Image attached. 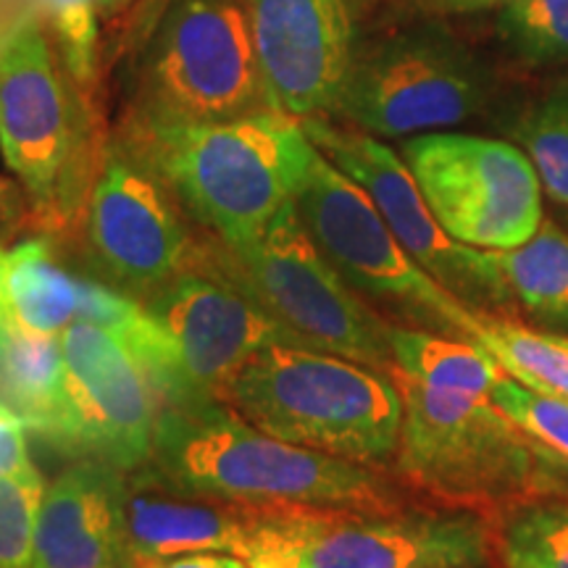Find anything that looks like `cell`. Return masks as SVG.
Returning a JSON list of instances; mask_svg holds the SVG:
<instances>
[{"instance_id":"6da1fadb","label":"cell","mask_w":568,"mask_h":568,"mask_svg":"<svg viewBox=\"0 0 568 568\" xmlns=\"http://www.w3.org/2000/svg\"><path fill=\"white\" fill-rule=\"evenodd\" d=\"M145 466L176 493L211 500L345 516L400 514L397 489L372 466L276 439L222 400L163 408Z\"/></svg>"},{"instance_id":"7a4b0ae2","label":"cell","mask_w":568,"mask_h":568,"mask_svg":"<svg viewBox=\"0 0 568 568\" xmlns=\"http://www.w3.org/2000/svg\"><path fill=\"white\" fill-rule=\"evenodd\" d=\"M119 140L230 251L253 245L282 205L295 201L314 153L301 119L282 111L174 126L126 119Z\"/></svg>"},{"instance_id":"3957f363","label":"cell","mask_w":568,"mask_h":568,"mask_svg":"<svg viewBox=\"0 0 568 568\" xmlns=\"http://www.w3.org/2000/svg\"><path fill=\"white\" fill-rule=\"evenodd\" d=\"M403 397L395 468L453 508H521L568 497V468L489 395L424 385L393 366Z\"/></svg>"},{"instance_id":"277c9868","label":"cell","mask_w":568,"mask_h":568,"mask_svg":"<svg viewBox=\"0 0 568 568\" xmlns=\"http://www.w3.org/2000/svg\"><path fill=\"white\" fill-rule=\"evenodd\" d=\"M0 153L42 226L61 230L88 209L103 155L95 113L38 11L0 38Z\"/></svg>"},{"instance_id":"5b68a950","label":"cell","mask_w":568,"mask_h":568,"mask_svg":"<svg viewBox=\"0 0 568 568\" xmlns=\"http://www.w3.org/2000/svg\"><path fill=\"white\" fill-rule=\"evenodd\" d=\"M222 403L284 443L358 464L397 453L403 397L387 374L343 355L268 345L224 389Z\"/></svg>"},{"instance_id":"8992f818","label":"cell","mask_w":568,"mask_h":568,"mask_svg":"<svg viewBox=\"0 0 568 568\" xmlns=\"http://www.w3.org/2000/svg\"><path fill=\"white\" fill-rule=\"evenodd\" d=\"M276 111L240 0H169L140 53L130 119L216 124Z\"/></svg>"},{"instance_id":"52a82bcc","label":"cell","mask_w":568,"mask_h":568,"mask_svg":"<svg viewBox=\"0 0 568 568\" xmlns=\"http://www.w3.org/2000/svg\"><path fill=\"white\" fill-rule=\"evenodd\" d=\"M295 205L311 240L353 290L387 305L418 329L479 345L487 314L466 305L418 266L366 190L316 145Z\"/></svg>"},{"instance_id":"ba28073f","label":"cell","mask_w":568,"mask_h":568,"mask_svg":"<svg viewBox=\"0 0 568 568\" xmlns=\"http://www.w3.org/2000/svg\"><path fill=\"white\" fill-rule=\"evenodd\" d=\"M213 274L251 293L314 351L343 355L387 376L395 366L389 324L358 301L324 258L295 201L282 205L253 245L230 251L222 243L213 255Z\"/></svg>"},{"instance_id":"9c48e42d","label":"cell","mask_w":568,"mask_h":568,"mask_svg":"<svg viewBox=\"0 0 568 568\" xmlns=\"http://www.w3.org/2000/svg\"><path fill=\"white\" fill-rule=\"evenodd\" d=\"M403 159L424 201L456 243L481 251L524 245L542 224V184L529 155L479 134L426 132Z\"/></svg>"},{"instance_id":"30bf717a","label":"cell","mask_w":568,"mask_h":568,"mask_svg":"<svg viewBox=\"0 0 568 568\" xmlns=\"http://www.w3.org/2000/svg\"><path fill=\"white\" fill-rule=\"evenodd\" d=\"M182 209L122 140L103 148L84 224L92 258L113 287L145 303L184 272H209L213 251L197 243Z\"/></svg>"},{"instance_id":"8fae6325","label":"cell","mask_w":568,"mask_h":568,"mask_svg":"<svg viewBox=\"0 0 568 568\" xmlns=\"http://www.w3.org/2000/svg\"><path fill=\"white\" fill-rule=\"evenodd\" d=\"M485 109V82L464 48L437 32H408L355 53L332 116L374 138L458 126Z\"/></svg>"},{"instance_id":"7c38bea8","label":"cell","mask_w":568,"mask_h":568,"mask_svg":"<svg viewBox=\"0 0 568 568\" xmlns=\"http://www.w3.org/2000/svg\"><path fill=\"white\" fill-rule=\"evenodd\" d=\"M63 387L51 443L130 474L153 456L161 400L111 332L71 322L61 332Z\"/></svg>"},{"instance_id":"4fadbf2b","label":"cell","mask_w":568,"mask_h":568,"mask_svg":"<svg viewBox=\"0 0 568 568\" xmlns=\"http://www.w3.org/2000/svg\"><path fill=\"white\" fill-rule=\"evenodd\" d=\"M145 308L174 351L176 408L222 400L240 368L268 345L311 347L251 293L209 272L180 274Z\"/></svg>"},{"instance_id":"5bb4252c","label":"cell","mask_w":568,"mask_h":568,"mask_svg":"<svg viewBox=\"0 0 568 568\" xmlns=\"http://www.w3.org/2000/svg\"><path fill=\"white\" fill-rule=\"evenodd\" d=\"M305 134L345 176L366 190L410 258L466 305H493V290L481 274L477 247L456 243L424 201L406 159L379 138L332 116L301 119Z\"/></svg>"},{"instance_id":"9a60e30c","label":"cell","mask_w":568,"mask_h":568,"mask_svg":"<svg viewBox=\"0 0 568 568\" xmlns=\"http://www.w3.org/2000/svg\"><path fill=\"white\" fill-rule=\"evenodd\" d=\"M268 98L295 119L332 116L355 61L353 0H240Z\"/></svg>"},{"instance_id":"2e32d148","label":"cell","mask_w":568,"mask_h":568,"mask_svg":"<svg viewBox=\"0 0 568 568\" xmlns=\"http://www.w3.org/2000/svg\"><path fill=\"white\" fill-rule=\"evenodd\" d=\"M493 535L477 510L464 514L345 516L303 521L301 568H481Z\"/></svg>"},{"instance_id":"e0dca14e","label":"cell","mask_w":568,"mask_h":568,"mask_svg":"<svg viewBox=\"0 0 568 568\" xmlns=\"http://www.w3.org/2000/svg\"><path fill=\"white\" fill-rule=\"evenodd\" d=\"M266 508L182 495L148 466L124 474V542L138 560L219 550L247 556Z\"/></svg>"},{"instance_id":"ac0fdd59","label":"cell","mask_w":568,"mask_h":568,"mask_svg":"<svg viewBox=\"0 0 568 568\" xmlns=\"http://www.w3.org/2000/svg\"><path fill=\"white\" fill-rule=\"evenodd\" d=\"M124 552V471L77 458L42 497L30 568H101Z\"/></svg>"},{"instance_id":"d6986e66","label":"cell","mask_w":568,"mask_h":568,"mask_svg":"<svg viewBox=\"0 0 568 568\" xmlns=\"http://www.w3.org/2000/svg\"><path fill=\"white\" fill-rule=\"evenodd\" d=\"M479 268L489 282L497 311L516 305L531 318L568 326V234L542 222L524 245L508 251H481Z\"/></svg>"},{"instance_id":"ffe728a7","label":"cell","mask_w":568,"mask_h":568,"mask_svg":"<svg viewBox=\"0 0 568 568\" xmlns=\"http://www.w3.org/2000/svg\"><path fill=\"white\" fill-rule=\"evenodd\" d=\"M80 308V276L55 261L48 240L34 237L9 251L6 322L32 335H61Z\"/></svg>"},{"instance_id":"44dd1931","label":"cell","mask_w":568,"mask_h":568,"mask_svg":"<svg viewBox=\"0 0 568 568\" xmlns=\"http://www.w3.org/2000/svg\"><path fill=\"white\" fill-rule=\"evenodd\" d=\"M63 345L59 335H32L6 322L0 329V397L27 429L51 437L61 406Z\"/></svg>"},{"instance_id":"7402d4cb","label":"cell","mask_w":568,"mask_h":568,"mask_svg":"<svg viewBox=\"0 0 568 568\" xmlns=\"http://www.w3.org/2000/svg\"><path fill=\"white\" fill-rule=\"evenodd\" d=\"M389 351L400 372L432 387L489 395L503 376L500 364L481 345L418 326L389 324Z\"/></svg>"},{"instance_id":"603a6c76","label":"cell","mask_w":568,"mask_h":568,"mask_svg":"<svg viewBox=\"0 0 568 568\" xmlns=\"http://www.w3.org/2000/svg\"><path fill=\"white\" fill-rule=\"evenodd\" d=\"M479 345L518 385L568 403V351L556 335L487 314Z\"/></svg>"},{"instance_id":"cb8c5ba5","label":"cell","mask_w":568,"mask_h":568,"mask_svg":"<svg viewBox=\"0 0 568 568\" xmlns=\"http://www.w3.org/2000/svg\"><path fill=\"white\" fill-rule=\"evenodd\" d=\"M503 558L508 568H568V503L516 508L503 535Z\"/></svg>"},{"instance_id":"d4e9b609","label":"cell","mask_w":568,"mask_h":568,"mask_svg":"<svg viewBox=\"0 0 568 568\" xmlns=\"http://www.w3.org/2000/svg\"><path fill=\"white\" fill-rule=\"evenodd\" d=\"M38 13L63 67L90 95L98 80V40L103 21L98 0H40Z\"/></svg>"},{"instance_id":"484cf974","label":"cell","mask_w":568,"mask_h":568,"mask_svg":"<svg viewBox=\"0 0 568 568\" xmlns=\"http://www.w3.org/2000/svg\"><path fill=\"white\" fill-rule=\"evenodd\" d=\"M45 479L32 464L0 477V568H30Z\"/></svg>"},{"instance_id":"4316f807","label":"cell","mask_w":568,"mask_h":568,"mask_svg":"<svg viewBox=\"0 0 568 568\" xmlns=\"http://www.w3.org/2000/svg\"><path fill=\"white\" fill-rule=\"evenodd\" d=\"M524 153L552 201L568 205V98H550L518 130Z\"/></svg>"},{"instance_id":"83f0119b","label":"cell","mask_w":568,"mask_h":568,"mask_svg":"<svg viewBox=\"0 0 568 568\" xmlns=\"http://www.w3.org/2000/svg\"><path fill=\"white\" fill-rule=\"evenodd\" d=\"M489 400L497 408L506 410L518 426H524L531 437L539 439L568 468V403L531 393L529 387L518 385L508 374L497 379L493 393H489Z\"/></svg>"},{"instance_id":"f1b7e54d","label":"cell","mask_w":568,"mask_h":568,"mask_svg":"<svg viewBox=\"0 0 568 568\" xmlns=\"http://www.w3.org/2000/svg\"><path fill=\"white\" fill-rule=\"evenodd\" d=\"M506 30L537 59H568V0H514Z\"/></svg>"},{"instance_id":"f546056e","label":"cell","mask_w":568,"mask_h":568,"mask_svg":"<svg viewBox=\"0 0 568 568\" xmlns=\"http://www.w3.org/2000/svg\"><path fill=\"white\" fill-rule=\"evenodd\" d=\"M30 466L27 453V424L9 403L0 397V477Z\"/></svg>"},{"instance_id":"4dcf8cb0","label":"cell","mask_w":568,"mask_h":568,"mask_svg":"<svg viewBox=\"0 0 568 568\" xmlns=\"http://www.w3.org/2000/svg\"><path fill=\"white\" fill-rule=\"evenodd\" d=\"M30 216L32 205L21 184L0 174V243L11 240L21 226L30 222Z\"/></svg>"},{"instance_id":"1f68e13d","label":"cell","mask_w":568,"mask_h":568,"mask_svg":"<svg viewBox=\"0 0 568 568\" xmlns=\"http://www.w3.org/2000/svg\"><path fill=\"white\" fill-rule=\"evenodd\" d=\"M140 568H253L243 556L219 550L182 552V556L140 560Z\"/></svg>"},{"instance_id":"d6a6232c","label":"cell","mask_w":568,"mask_h":568,"mask_svg":"<svg viewBox=\"0 0 568 568\" xmlns=\"http://www.w3.org/2000/svg\"><path fill=\"white\" fill-rule=\"evenodd\" d=\"M6 274H9V251L0 245V318H6Z\"/></svg>"},{"instance_id":"836d02e7","label":"cell","mask_w":568,"mask_h":568,"mask_svg":"<svg viewBox=\"0 0 568 568\" xmlns=\"http://www.w3.org/2000/svg\"><path fill=\"white\" fill-rule=\"evenodd\" d=\"M132 0H98V9H101V17H113V13H119L122 9H126Z\"/></svg>"},{"instance_id":"e575fe53","label":"cell","mask_w":568,"mask_h":568,"mask_svg":"<svg viewBox=\"0 0 568 568\" xmlns=\"http://www.w3.org/2000/svg\"><path fill=\"white\" fill-rule=\"evenodd\" d=\"M101 568H140V560L134 558V556H130V552H124L122 558L111 560V564H105V566H101Z\"/></svg>"},{"instance_id":"d590c367","label":"cell","mask_w":568,"mask_h":568,"mask_svg":"<svg viewBox=\"0 0 568 568\" xmlns=\"http://www.w3.org/2000/svg\"><path fill=\"white\" fill-rule=\"evenodd\" d=\"M464 6H489V3H514V0H458Z\"/></svg>"},{"instance_id":"8d00e7d4","label":"cell","mask_w":568,"mask_h":568,"mask_svg":"<svg viewBox=\"0 0 568 568\" xmlns=\"http://www.w3.org/2000/svg\"><path fill=\"white\" fill-rule=\"evenodd\" d=\"M556 337H558V343H560V345H564V347H566V351H568V337H560V335H556Z\"/></svg>"},{"instance_id":"74e56055","label":"cell","mask_w":568,"mask_h":568,"mask_svg":"<svg viewBox=\"0 0 568 568\" xmlns=\"http://www.w3.org/2000/svg\"><path fill=\"white\" fill-rule=\"evenodd\" d=\"M3 324H6V318H0V329H3Z\"/></svg>"}]
</instances>
